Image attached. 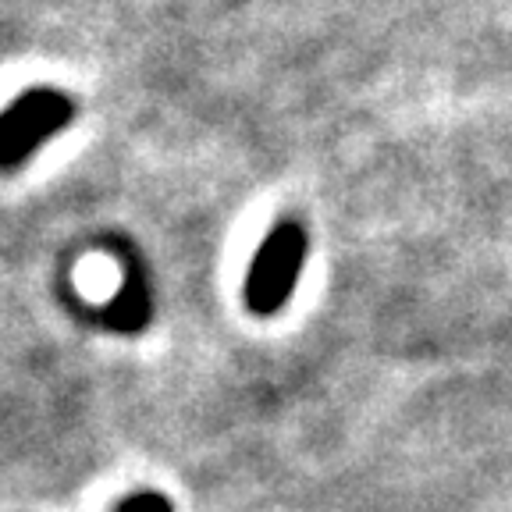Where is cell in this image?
Returning a JSON list of instances; mask_svg holds the SVG:
<instances>
[{
  "label": "cell",
  "mask_w": 512,
  "mask_h": 512,
  "mask_svg": "<svg viewBox=\"0 0 512 512\" xmlns=\"http://www.w3.org/2000/svg\"><path fill=\"white\" fill-rule=\"evenodd\" d=\"M104 324L118 335H139V331L150 324L153 317V299H150V285L146 278L136 271V267H128L125 281H121L118 296L104 306Z\"/></svg>",
  "instance_id": "3"
},
{
  "label": "cell",
  "mask_w": 512,
  "mask_h": 512,
  "mask_svg": "<svg viewBox=\"0 0 512 512\" xmlns=\"http://www.w3.org/2000/svg\"><path fill=\"white\" fill-rule=\"evenodd\" d=\"M306 264V232L299 221H278L256 249L246 274V306L256 317H274L288 306Z\"/></svg>",
  "instance_id": "1"
},
{
  "label": "cell",
  "mask_w": 512,
  "mask_h": 512,
  "mask_svg": "<svg viewBox=\"0 0 512 512\" xmlns=\"http://www.w3.org/2000/svg\"><path fill=\"white\" fill-rule=\"evenodd\" d=\"M72 100L61 89H29L0 111V171H11L40 153L47 139L72 125Z\"/></svg>",
  "instance_id": "2"
},
{
  "label": "cell",
  "mask_w": 512,
  "mask_h": 512,
  "mask_svg": "<svg viewBox=\"0 0 512 512\" xmlns=\"http://www.w3.org/2000/svg\"><path fill=\"white\" fill-rule=\"evenodd\" d=\"M114 512H175V509H171L168 498L157 495V491H139V495H128Z\"/></svg>",
  "instance_id": "4"
}]
</instances>
